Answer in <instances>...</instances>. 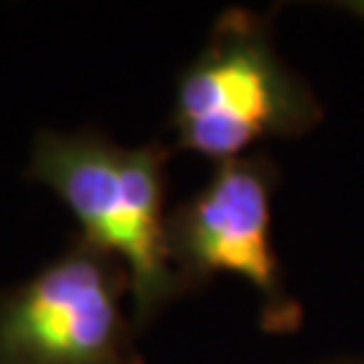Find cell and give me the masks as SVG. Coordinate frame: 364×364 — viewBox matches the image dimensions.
Listing matches in <instances>:
<instances>
[{"mask_svg": "<svg viewBox=\"0 0 364 364\" xmlns=\"http://www.w3.org/2000/svg\"><path fill=\"white\" fill-rule=\"evenodd\" d=\"M165 162V146H119L92 130L41 132L27 162L76 216L78 237L124 264L141 321L183 289L168 254Z\"/></svg>", "mask_w": 364, "mask_h": 364, "instance_id": "1", "label": "cell"}, {"mask_svg": "<svg viewBox=\"0 0 364 364\" xmlns=\"http://www.w3.org/2000/svg\"><path fill=\"white\" fill-rule=\"evenodd\" d=\"M305 117L308 100L275 57L264 25L248 11H227L178 81L173 130L178 149L219 165L297 130Z\"/></svg>", "mask_w": 364, "mask_h": 364, "instance_id": "2", "label": "cell"}, {"mask_svg": "<svg viewBox=\"0 0 364 364\" xmlns=\"http://www.w3.org/2000/svg\"><path fill=\"white\" fill-rule=\"evenodd\" d=\"M124 291V264L78 237L30 281L0 294V364H141Z\"/></svg>", "mask_w": 364, "mask_h": 364, "instance_id": "3", "label": "cell"}, {"mask_svg": "<svg viewBox=\"0 0 364 364\" xmlns=\"http://www.w3.org/2000/svg\"><path fill=\"white\" fill-rule=\"evenodd\" d=\"M273 176L259 156L219 162L208 183L168 213L170 264L183 287L213 275L246 281L262 299V326L289 332L299 308L281 284L270 240Z\"/></svg>", "mask_w": 364, "mask_h": 364, "instance_id": "4", "label": "cell"}]
</instances>
